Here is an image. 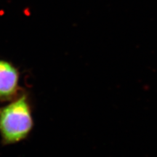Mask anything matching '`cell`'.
I'll return each mask as SVG.
<instances>
[{"mask_svg":"<svg viewBox=\"0 0 157 157\" xmlns=\"http://www.w3.org/2000/svg\"><path fill=\"white\" fill-rule=\"evenodd\" d=\"M32 127L30 106L24 95L0 111V134L6 143H14L24 139Z\"/></svg>","mask_w":157,"mask_h":157,"instance_id":"1","label":"cell"},{"mask_svg":"<svg viewBox=\"0 0 157 157\" xmlns=\"http://www.w3.org/2000/svg\"><path fill=\"white\" fill-rule=\"evenodd\" d=\"M19 74L10 63L0 60V99H10L18 88Z\"/></svg>","mask_w":157,"mask_h":157,"instance_id":"2","label":"cell"}]
</instances>
